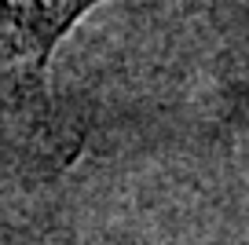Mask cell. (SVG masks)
<instances>
[{
    "label": "cell",
    "mask_w": 249,
    "mask_h": 245,
    "mask_svg": "<svg viewBox=\"0 0 249 245\" xmlns=\"http://www.w3.org/2000/svg\"><path fill=\"white\" fill-rule=\"evenodd\" d=\"M95 4L103 0H0V106H44L55 48Z\"/></svg>",
    "instance_id": "1"
}]
</instances>
